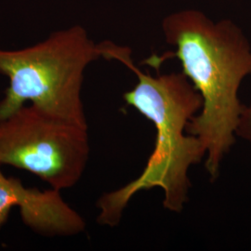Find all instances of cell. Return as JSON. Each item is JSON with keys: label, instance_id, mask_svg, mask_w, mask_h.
Segmentation results:
<instances>
[{"label": "cell", "instance_id": "obj_2", "mask_svg": "<svg viewBox=\"0 0 251 251\" xmlns=\"http://www.w3.org/2000/svg\"><path fill=\"white\" fill-rule=\"evenodd\" d=\"M105 60L124 64L137 76L136 86L124 93L123 99L152 122L156 134L153 150L142 173L98 199L97 222L116 227L130 200L138 193L153 188L161 189L165 209L180 213L189 200L190 169L206 157L203 144L187 132L189 122L202 106L201 96L182 72L153 76L142 71L126 46L106 41Z\"/></svg>", "mask_w": 251, "mask_h": 251}, {"label": "cell", "instance_id": "obj_5", "mask_svg": "<svg viewBox=\"0 0 251 251\" xmlns=\"http://www.w3.org/2000/svg\"><path fill=\"white\" fill-rule=\"evenodd\" d=\"M60 192L27 188L20 179L8 178L0 171V228L12 207L18 206L24 224L36 233L70 236L84 232V219L63 200Z\"/></svg>", "mask_w": 251, "mask_h": 251}, {"label": "cell", "instance_id": "obj_3", "mask_svg": "<svg viewBox=\"0 0 251 251\" xmlns=\"http://www.w3.org/2000/svg\"><path fill=\"white\" fill-rule=\"evenodd\" d=\"M103 55V42L96 44L79 25L54 32L23 50H0V74L9 80L0 100V120L30 101L53 117L89 128L81 95L84 74Z\"/></svg>", "mask_w": 251, "mask_h": 251}, {"label": "cell", "instance_id": "obj_1", "mask_svg": "<svg viewBox=\"0 0 251 251\" xmlns=\"http://www.w3.org/2000/svg\"><path fill=\"white\" fill-rule=\"evenodd\" d=\"M171 54L150 59L161 63L176 57L182 73L202 99V106L187 126L206 149L205 168L215 181L222 164L237 140V127L245 104L239 97L243 81L251 75V44L242 29L232 20L213 21L198 9H181L162 21Z\"/></svg>", "mask_w": 251, "mask_h": 251}, {"label": "cell", "instance_id": "obj_4", "mask_svg": "<svg viewBox=\"0 0 251 251\" xmlns=\"http://www.w3.org/2000/svg\"><path fill=\"white\" fill-rule=\"evenodd\" d=\"M88 129L24 105L0 120V165L29 171L58 191L72 188L90 158Z\"/></svg>", "mask_w": 251, "mask_h": 251}, {"label": "cell", "instance_id": "obj_6", "mask_svg": "<svg viewBox=\"0 0 251 251\" xmlns=\"http://www.w3.org/2000/svg\"><path fill=\"white\" fill-rule=\"evenodd\" d=\"M237 138L251 144V99L248 104H245L243 110L237 127Z\"/></svg>", "mask_w": 251, "mask_h": 251}]
</instances>
